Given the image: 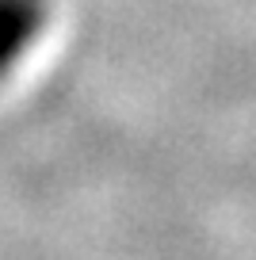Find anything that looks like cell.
Segmentation results:
<instances>
[{
  "instance_id": "1",
  "label": "cell",
  "mask_w": 256,
  "mask_h": 260,
  "mask_svg": "<svg viewBox=\"0 0 256 260\" xmlns=\"http://www.w3.org/2000/svg\"><path fill=\"white\" fill-rule=\"evenodd\" d=\"M39 27V0H0V69L27 46Z\"/></svg>"
}]
</instances>
